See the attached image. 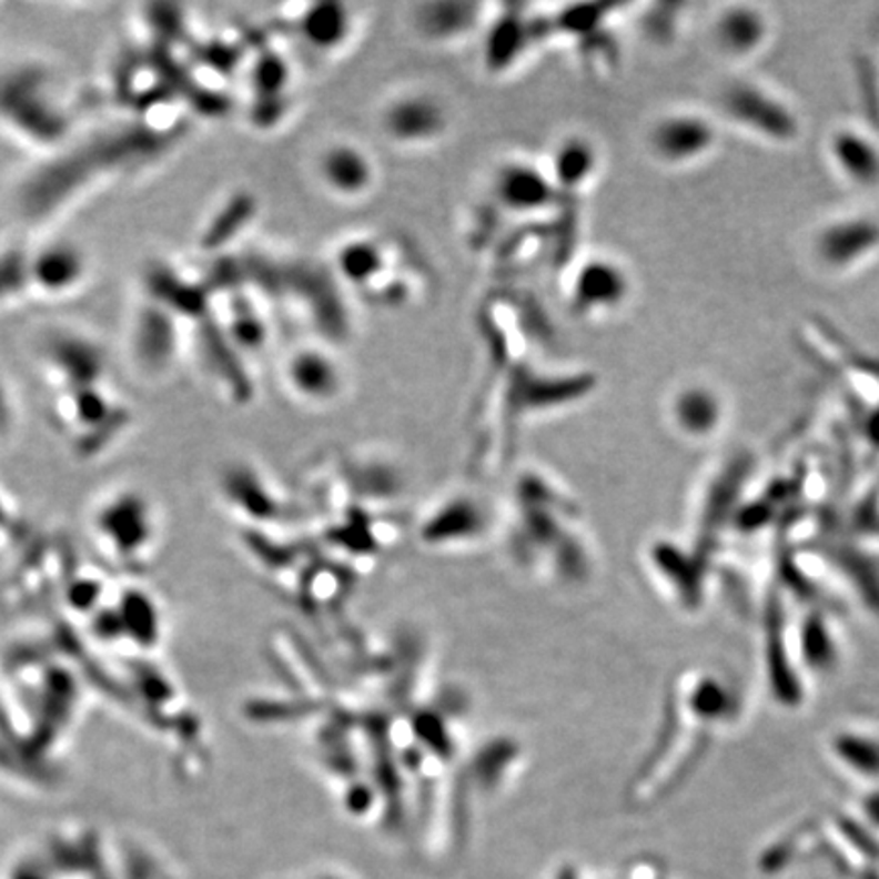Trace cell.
<instances>
[{
    "mask_svg": "<svg viewBox=\"0 0 879 879\" xmlns=\"http://www.w3.org/2000/svg\"><path fill=\"white\" fill-rule=\"evenodd\" d=\"M285 375L292 390L307 400H330L341 390V368L329 354L317 348H304L293 354Z\"/></svg>",
    "mask_w": 879,
    "mask_h": 879,
    "instance_id": "30bf717a",
    "label": "cell"
},
{
    "mask_svg": "<svg viewBox=\"0 0 879 879\" xmlns=\"http://www.w3.org/2000/svg\"><path fill=\"white\" fill-rule=\"evenodd\" d=\"M446 127V112L430 94H403L387 104L383 129L395 143L424 145L438 139Z\"/></svg>",
    "mask_w": 879,
    "mask_h": 879,
    "instance_id": "8992f818",
    "label": "cell"
},
{
    "mask_svg": "<svg viewBox=\"0 0 879 879\" xmlns=\"http://www.w3.org/2000/svg\"><path fill=\"white\" fill-rule=\"evenodd\" d=\"M629 275L607 256H593L574 273L570 281V302L576 312L600 316L615 312L629 297Z\"/></svg>",
    "mask_w": 879,
    "mask_h": 879,
    "instance_id": "277c9868",
    "label": "cell"
},
{
    "mask_svg": "<svg viewBox=\"0 0 879 879\" xmlns=\"http://www.w3.org/2000/svg\"><path fill=\"white\" fill-rule=\"evenodd\" d=\"M597 168V153L593 145L585 139L568 137L564 143L556 146L552 155V180L560 185H583L586 180H590L593 171Z\"/></svg>",
    "mask_w": 879,
    "mask_h": 879,
    "instance_id": "4fadbf2b",
    "label": "cell"
},
{
    "mask_svg": "<svg viewBox=\"0 0 879 879\" xmlns=\"http://www.w3.org/2000/svg\"><path fill=\"white\" fill-rule=\"evenodd\" d=\"M879 251V220L871 216H839L818 226L812 239V259L832 275L859 269Z\"/></svg>",
    "mask_w": 879,
    "mask_h": 879,
    "instance_id": "7a4b0ae2",
    "label": "cell"
},
{
    "mask_svg": "<svg viewBox=\"0 0 879 879\" xmlns=\"http://www.w3.org/2000/svg\"><path fill=\"white\" fill-rule=\"evenodd\" d=\"M31 281L43 292L63 293L84 280L82 253L72 244H49L29 263Z\"/></svg>",
    "mask_w": 879,
    "mask_h": 879,
    "instance_id": "8fae6325",
    "label": "cell"
},
{
    "mask_svg": "<svg viewBox=\"0 0 879 879\" xmlns=\"http://www.w3.org/2000/svg\"><path fill=\"white\" fill-rule=\"evenodd\" d=\"M717 129L698 112H671L649 131V149L668 165H686L708 155L717 145Z\"/></svg>",
    "mask_w": 879,
    "mask_h": 879,
    "instance_id": "3957f363",
    "label": "cell"
},
{
    "mask_svg": "<svg viewBox=\"0 0 879 879\" xmlns=\"http://www.w3.org/2000/svg\"><path fill=\"white\" fill-rule=\"evenodd\" d=\"M830 165L859 192L879 190V141L867 133L866 129L845 124L835 129L829 137Z\"/></svg>",
    "mask_w": 879,
    "mask_h": 879,
    "instance_id": "5b68a950",
    "label": "cell"
},
{
    "mask_svg": "<svg viewBox=\"0 0 879 879\" xmlns=\"http://www.w3.org/2000/svg\"><path fill=\"white\" fill-rule=\"evenodd\" d=\"M558 185L549 171L532 161H509L495 175V195L501 206L513 212H536L548 206Z\"/></svg>",
    "mask_w": 879,
    "mask_h": 879,
    "instance_id": "ba28073f",
    "label": "cell"
},
{
    "mask_svg": "<svg viewBox=\"0 0 879 879\" xmlns=\"http://www.w3.org/2000/svg\"><path fill=\"white\" fill-rule=\"evenodd\" d=\"M0 114L21 133L41 141L60 137L65 122L46 92V75L29 70L14 72L0 84Z\"/></svg>",
    "mask_w": 879,
    "mask_h": 879,
    "instance_id": "6da1fadb",
    "label": "cell"
},
{
    "mask_svg": "<svg viewBox=\"0 0 879 879\" xmlns=\"http://www.w3.org/2000/svg\"><path fill=\"white\" fill-rule=\"evenodd\" d=\"M383 255L378 253L377 246L373 243H353L341 249L339 253V265L342 275L348 281H368L381 269Z\"/></svg>",
    "mask_w": 879,
    "mask_h": 879,
    "instance_id": "9a60e30c",
    "label": "cell"
},
{
    "mask_svg": "<svg viewBox=\"0 0 879 879\" xmlns=\"http://www.w3.org/2000/svg\"><path fill=\"white\" fill-rule=\"evenodd\" d=\"M674 414L680 426L690 427L695 432H707L715 426V422H719V397L705 385H690L676 395Z\"/></svg>",
    "mask_w": 879,
    "mask_h": 879,
    "instance_id": "5bb4252c",
    "label": "cell"
},
{
    "mask_svg": "<svg viewBox=\"0 0 879 879\" xmlns=\"http://www.w3.org/2000/svg\"><path fill=\"white\" fill-rule=\"evenodd\" d=\"M302 37L314 49L341 48L351 33V14L342 4H316L302 17Z\"/></svg>",
    "mask_w": 879,
    "mask_h": 879,
    "instance_id": "7c38bea8",
    "label": "cell"
},
{
    "mask_svg": "<svg viewBox=\"0 0 879 879\" xmlns=\"http://www.w3.org/2000/svg\"><path fill=\"white\" fill-rule=\"evenodd\" d=\"M322 182L342 198H358L375 183V165L361 146L336 143L317 159Z\"/></svg>",
    "mask_w": 879,
    "mask_h": 879,
    "instance_id": "9c48e42d",
    "label": "cell"
},
{
    "mask_svg": "<svg viewBox=\"0 0 879 879\" xmlns=\"http://www.w3.org/2000/svg\"><path fill=\"white\" fill-rule=\"evenodd\" d=\"M771 27L766 12L757 7L735 4L720 12L713 23V41L731 60L754 58L768 46Z\"/></svg>",
    "mask_w": 879,
    "mask_h": 879,
    "instance_id": "52a82bcc",
    "label": "cell"
}]
</instances>
